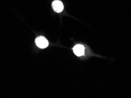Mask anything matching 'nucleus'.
<instances>
[{"label":"nucleus","instance_id":"obj_1","mask_svg":"<svg viewBox=\"0 0 131 98\" xmlns=\"http://www.w3.org/2000/svg\"><path fill=\"white\" fill-rule=\"evenodd\" d=\"M35 42L36 45L38 48L41 49L46 48L49 45V42H48L47 39L43 36H38L37 38H36Z\"/></svg>","mask_w":131,"mask_h":98},{"label":"nucleus","instance_id":"obj_2","mask_svg":"<svg viewBox=\"0 0 131 98\" xmlns=\"http://www.w3.org/2000/svg\"><path fill=\"white\" fill-rule=\"evenodd\" d=\"M52 7L54 9V11L56 12H61V11L64 9V6H63V3L61 1L59 0H56L54 1L52 3Z\"/></svg>","mask_w":131,"mask_h":98},{"label":"nucleus","instance_id":"obj_3","mask_svg":"<svg viewBox=\"0 0 131 98\" xmlns=\"http://www.w3.org/2000/svg\"><path fill=\"white\" fill-rule=\"evenodd\" d=\"M73 50L75 55H77L78 57H81L84 55L85 49H84L83 45H81V44H78V45H75L73 47Z\"/></svg>","mask_w":131,"mask_h":98}]
</instances>
